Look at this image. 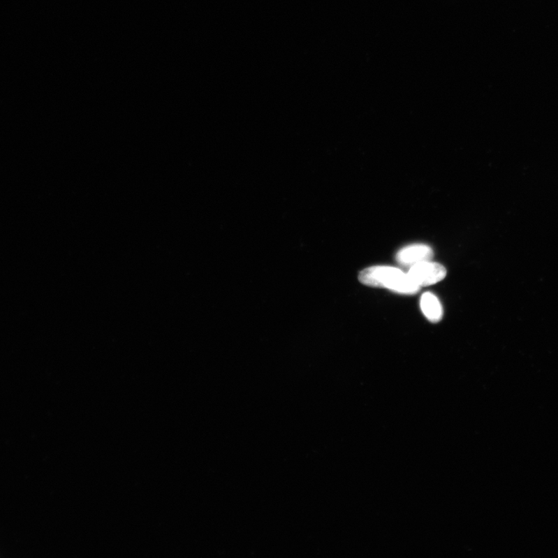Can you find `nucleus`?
I'll return each mask as SVG.
<instances>
[{"mask_svg": "<svg viewBox=\"0 0 558 558\" xmlns=\"http://www.w3.org/2000/svg\"><path fill=\"white\" fill-rule=\"evenodd\" d=\"M409 277L420 287L432 286L442 281L447 275V270L439 263L425 261L411 267Z\"/></svg>", "mask_w": 558, "mask_h": 558, "instance_id": "obj_2", "label": "nucleus"}, {"mask_svg": "<svg viewBox=\"0 0 558 558\" xmlns=\"http://www.w3.org/2000/svg\"><path fill=\"white\" fill-rule=\"evenodd\" d=\"M358 279L367 286L388 288L395 293L405 295L418 293L421 288L415 284L408 274L399 268L388 266L366 268L360 272Z\"/></svg>", "mask_w": 558, "mask_h": 558, "instance_id": "obj_1", "label": "nucleus"}, {"mask_svg": "<svg viewBox=\"0 0 558 558\" xmlns=\"http://www.w3.org/2000/svg\"><path fill=\"white\" fill-rule=\"evenodd\" d=\"M434 252L426 244H413L401 249L397 254L398 263L404 266L412 267L433 258Z\"/></svg>", "mask_w": 558, "mask_h": 558, "instance_id": "obj_3", "label": "nucleus"}, {"mask_svg": "<svg viewBox=\"0 0 558 558\" xmlns=\"http://www.w3.org/2000/svg\"><path fill=\"white\" fill-rule=\"evenodd\" d=\"M420 307L423 314L432 323H438L442 320L443 308L439 300L432 293H425L420 300Z\"/></svg>", "mask_w": 558, "mask_h": 558, "instance_id": "obj_4", "label": "nucleus"}]
</instances>
